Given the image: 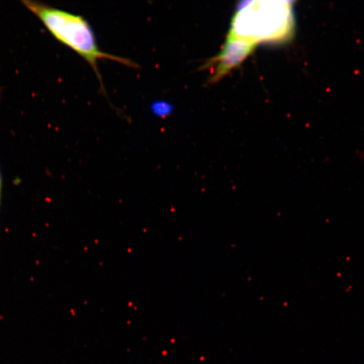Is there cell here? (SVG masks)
Instances as JSON below:
<instances>
[{
    "label": "cell",
    "instance_id": "6da1fadb",
    "mask_svg": "<svg viewBox=\"0 0 364 364\" xmlns=\"http://www.w3.org/2000/svg\"><path fill=\"white\" fill-rule=\"evenodd\" d=\"M24 7L33 13L50 34L60 43L73 50L89 64L99 80L102 90L106 92L98 62L102 59L112 60L136 68L131 60L102 51L96 43L91 27L82 16L51 7L37 1H22Z\"/></svg>",
    "mask_w": 364,
    "mask_h": 364
},
{
    "label": "cell",
    "instance_id": "7a4b0ae2",
    "mask_svg": "<svg viewBox=\"0 0 364 364\" xmlns=\"http://www.w3.org/2000/svg\"><path fill=\"white\" fill-rule=\"evenodd\" d=\"M291 7L286 3L254 2L237 12L228 39L254 46L263 40L285 38L291 33Z\"/></svg>",
    "mask_w": 364,
    "mask_h": 364
},
{
    "label": "cell",
    "instance_id": "3957f363",
    "mask_svg": "<svg viewBox=\"0 0 364 364\" xmlns=\"http://www.w3.org/2000/svg\"><path fill=\"white\" fill-rule=\"evenodd\" d=\"M1 194L2 193H0V204H1Z\"/></svg>",
    "mask_w": 364,
    "mask_h": 364
}]
</instances>
